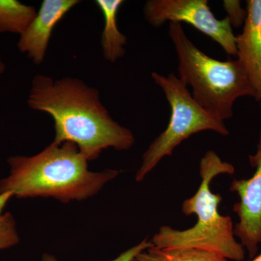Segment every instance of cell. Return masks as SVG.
I'll return each instance as SVG.
<instances>
[{
  "label": "cell",
  "mask_w": 261,
  "mask_h": 261,
  "mask_svg": "<svg viewBox=\"0 0 261 261\" xmlns=\"http://www.w3.org/2000/svg\"><path fill=\"white\" fill-rule=\"evenodd\" d=\"M27 103L51 117L54 143L75 144L88 161H95L104 149L128 150L135 144L133 133L110 116L99 91L80 79L35 75Z\"/></svg>",
  "instance_id": "cell-1"
},
{
  "label": "cell",
  "mask_w": 261,
  "mask_h": 261,
  "mask_svg": "<svg viewBox=\"0 0 261 261\" xmlns=\"http://www.w3.org/2000/svg\"><path fill=\"white\" fill-rule=\"evenodd\" d=\"M8 177L0 180V194L12 192L18 198L53 197L63 203L93 197L119 174L117 170L89 171L88 161L72 142L50 144L31 157L8 160Z\"/></svg>",
  "instance_id": "cell-2"
},
{
  "label": "cell",
  "mask_w": 261,
  "mask_h": 261,
  "mask_svg": "<svg viewBox=\"0 0 261 261\" xmlns=\"http://www.w3.org/2000/svg\"><path fill=\"white\" fill-rule=\"evenodd\" d=\"M233 165L224 162L214 151L206 152L200 161L201 183L195 195L184 201L182 212L186 216L195 214L197 221L192 227L178 230L163 226L152 241L156 248L193 247L219 252L227 259L245 260L243 245L237 241L232 220L219 212L222 202L220 194L211 191V181L220 174L232 175Z\"/></svg>",
  "instance_id": "cell-3"
},
{
  "label": "cell",
  "mask_w": 261,
  "mask_h": 261,
  "mask_svg": "<svg viewBox=\"0 0 261 261\" xmlns=\"http://www.w3.org/2000/svg\"><path fill=\"white\" fill-rule=\"evenodd\" d=\"M168 35L178 58V79L192 89L195 102L224 121L233 116L235 101L255 98V92L238 60L219 61L207 56L189 39L181 23H170Z\"/></svg>",
  "instance_id": "cell-4"
},
{
  "label": "cell",
  "mask_w": 261,
  "mask_h": 261,
  "mask_svg": "<svg viewBox=\"0 0 261 261\" xmlns=\"http://www.w3.org/2000/svg\"><path fill=\"white\" fill-rule=\"evenodd\" d=\"M152 79L164 92L170 108L171 117L167 128L149 145L142 155V163L136 173V181L140 182L166 156L172 154L177 146L195 134L212 130L223 136L228 135L224 121H219L203 108L194 98L188 87L177 75L168 76L153 72Z\"/></svg>",
  "instance_id": "cell-5"
},
{
  "label": "cell",
  "mask_w": 261,
  "mask_h": 261,
  "mask_svg": "<svg viewBox=\"0 0 261 261\" xmlns=\"http://www.w3.org/2000/svg\"><path fill=\"white\" fill-rule=\"evenodd\" d=\"M144 14L149 25L187 23L218 43L229 56L236 57V36L227 17L216 18L207 0H148Z\"/></svg>",
  "instance_id": "cell-6"
},
{
  "label": "cell",
  "mask_w": 261,
  "mask_h": 261,
  "mask_svg": "<svg viewBox=\"0 0 261 261\" xmlns=\"http://www.w3.org/2000/svg\"><path fill=\"white\" fill-rule=\"evenodd\" d=\"M249 161L254 174L247 179H233L230 190L240 198L233 206L239 218L233 232L252 259L261 244V127L256 152L249 155Z\"/></svg>",
  "instance_id": "cell-7"
},
{
  "label": "cell",
  "mask_w": 261,
  "mask_h": 261,
  "mask_svg": "<svg viewBox=\"0 0 261 261\" xmlns=\"http://www.w3.org/2000/svg\"><path fill=\"white\" fill-rule=\"evenodd\" d=\"M80 3L79 0H44L30 27L20 36L19 50L36 65L42 64L55 27Z\"/></svg>",
  "instance_id": "cell-8"
},
{
  "label": "cell",
  "mask_w": 261,
  "mask_h": 261,
  "mask_svg": "<svg viewBox=\"0 0 261 261\" xmlns=\"http://www.w3.org/2000/svg\"><path fill=\"white\" fill-rule=\"evenodd\" d=\"M246 10L243 32L236 37L237 56L261 107V0H248Z\"/></svg>",
  "instance_id": "cell-9"
},
{
  "label": "cell",
  "mask_w": 261,
  "mask_h": 261,
  "mask_svg": "<svg viewBox=\"0 0 261 261\" xmlns=\"http://www.w3.org/2000/svg\"><path fill=\"white\" fill-rule=\"evenodd\" d=\"M123 0H97L96 5L102 12L104 29L101 37L103 56L111 63H115L124 56L127 39L118 29L117 17Z\"/></svg>",
  "instance_id": "cell-10"
},
{
  "label": "cell",
  "mask_w": 261,
  "mask_h": 261,
  "mask_svg": "<svg viewBox=\"0 0 261 261\" xmlns=\"http://www.w3.org/2000/svg\"><path fill=\"white\" fill-rule=\"evenodd\" d=\"M37 15L34 7L18 0H0V33L20 36L30 27Z\"/></svg>",
  "instance_id": "cell-11"
},
{
  "label": "cell",
  "mask_w": 261,
  "mask_h": 261,
  "mask_svg": "<svg viewBox=\"0 0 261 261\" xmlns=\"http://www.w3.org/2000/svg\"><path fill=\"white\" fill-rule=\"evenodd\" d=\"M152 252L161 261H227L224 255L211 250L193 247H175L159 249L152 247Z\"/></svg>",
  "instance_id": "cell-12"
},
{
  "label": "cell",
  "mask_w": 261,
  "mask_h": 261,
  "mask_svg": "<svg viewBox=\"0 0 261 261\" xmlns=\"http://www.w3.org/2000/svg\"><path fill=\"white\" fill-rule=\"evenodd\" d=\"M13 197L14 195L10 192L0 194V250L15 246L20 241L13 215L3 214L8 201Z\"/></svg>",
  "instance_id": "cell-13"
},
{
  "label": "cell",
  "mask_w": 261,
  "mask_h": 261,
  "mask_svg": "<svg viewBox=\"0 0 261 261\" xmlns=\"http://www.w3.org/2000/svg\"><path fill=\"white\" fill-rule=\"evenodd\" d=\"M224 9L227 13V18L231 27L239 28L245 23L247 12L242 7L241 2L238 0H225Z\"/></svg>",
  "instance_id": "cell-14"
},
{
  "label": "cell",
  "mask_w": 261,
  "mask_h": 261,
  "mask_svg": "<svg viewBox=\"0 0 261 261\" xmlns=\"http://www.w3.org/2000/svg\"><path fill=\"white\" fill-rule=\"evenodd\" d=\"M153 247V244L152 241H148L147 238L142 240L138 245L135 246L130 247L128 250L126 251L122 252L120 254L119 256L117 257L114 260L111 261H133L135 257L137 256L140 252L145 251L148 250L150 247ZM41 261H58L56 257L53 255H49V254L45 253L42 256V260Z\"/></svg>",
  "instance_id": "cell-15"
},
{
  "label": "cell",
  "mask_w": 261,
  "mask_h": 261,
  "mask_svg": "<svg viewBox=\"0 0 261 261\" xmlns=\"http://www.w3.org/2000/svg\"><path fill=\"white\" fill-rule=\"evenodd\" d=\"M133 261H161L159 257L156 256L155 255L152 254V252L145 250L140 252V254L135 257Z\"/></svg>",
  "instance_id": "cell-16"
},
{
  "label": "cell",
  "mask_w": 261,
  "mask_h": 261,
  "mask_svg": "<svg viewBox=\"0 0 261 261\" xmlns=\"http://www.w3.org/2000/svg\"><path fill=\"white\" fill-rule=\"evenodd\" d=\"M5 70V63H3V61L1 60V58H0V75L3 74L4 73Z\"/></svg>",
  "instance_id": "cell-17"
},
{
  "label": "cell",
  "mask_w": 261,
  "mask_h": 261,
  "mask_svg": "<svg viewBox=\"0 0 261 261\" xmlns=\"http://www.w3.org/2000/svg\"><path fill=\"white\" fill-rule=\"evenodd\" d=\"M250 261H261V254L258 256L255 257V258H252V260Z\"/></svg>",
  "instance_id": "cell-18"
}]
</instances>
